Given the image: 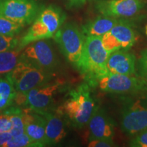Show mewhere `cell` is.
Listing matches in <instances>:
<instances>
[{
  "instance_id": "obj_1",
  "label": "cell",
  "mask_w": 147,
  "mask_h": 147,
  "mask_svg": "<svg viewBox=\"0 0 147 147\" xmlns=\"http://www.w3.org/2000/svg\"><path fill=\"white\" fill-rule=\"evenodd\" d=\"M108 53L104 49L102 36H86L82 54L75 66L90 87H95L108 75Z\"/></svg>"
},
{
  "instance_id": "obj_2",
  "label": "cell",
  "mask_w": 147,
  "mask_h": 147,
  "mask_svg": "<svg viewBox=\"0 0 147 147\" xmlns=\"http://www.w3.org/2000/svg\"><path fill=\"white\" fill-rule=\"evenodd\" d=\"M97 106L91 96L90 86L85 82L69 92L57 113L74 127L82 129L87 125Z\"/></svg>"
},
{
  "instance_id": "obj_3",
  "label": "cell",
  "mask_w": 147,
  "mask_h": 147,
  "mask_svg": "<svg viewBox=\"0 0 147 147\" xmlns=\"http://www.w3.org/2000/svg\"><path fill=\"white\" fill-rule=\"evenodd\" d=\"M65 18L63 11L57 5H50L42 8L28 30L19 40L16 48L22 51L33 42L54 37L63 25Z\"/></svg>"
},
{
  "instance_id": "obj_4",
  "label": "cell",
  "mask_w": 147,
  "mask_h": 147,
  "mask_svg": "<svg viewBox=\"0 0 147 147\" xmlns=\"http://www.w3.org/2000/svg\"><path fill=\"white\" fill-rule=\"evenodd\" d=\"M123 101L121 129L133 137L147 128V91L131 94Z\"/></svg>"
},
{
  "instance_id": "obj_5",
  "label": "cell",
  "mask_w": 147,
  "mask_h": 147,
  "mask_svg": "<svg viewBox=\"0 0 147 147\" xmlns=\"http://www.w3.org/2000/svg\"><path fill=\"white\" fill-rule=\"evenodd\" d=\"M55 73L46 71L20 58L15 68L9 73L17 92L27 93L52 81Z\"/></svg>"
},
{
  "instance_id": "obj_6",
  "label": "cell",
  "mask_w": 147,
  "mask_h": 147,
  "mask_svg": "<svg viewBox=\"0 0 147 147\" xmlns=\"http://www.w3.org/2000/svg\"><path fill=\"white\" fill-rule=\"evenodd\" d=\"M86 36L74 23L63 24L54 36L61 52L69 63L76 66L81 57Z\"/></svg>"
},
{
  "instance_id": "obj_7",
  "label": "cell",
  "mask_w": 147,
  "mask_h": 147,
  "mask_svg": "<svg viewBox=\"0 0 147 147\" xmlns=\"http://www.w3.org/2000/svg\"><path fill=\"white\" fill-rule=\"evenodd\" d=\"M20 58L46 71L55 73L59 61L53 44L49 39L40 40L29 44L23 49Z\"/></svg>"
},
{
  "instance_id": "obj_8",
  "label": "cell",
  "mask_w": 147,
  "mask_h": 147,
  "mask_svg": "<svg viewBox=\"0 0 147 147\" xmlns=\"http://www.w3.org/2000/svg\"><path fill=\"white\" fill-rule=\"evenodd\" d=\"M41 9L37 0H0V16L23 26L31 25Z\"/></svg>"
},
{
  "instance_id": "obj_9",
  "label": "cell",
  "mask_w": 147,
  "mask_h": 147,
  "mask_svg": "<svg viewBox=\"0 0 147 147\" xmlns=\"http://www.w3.org/2000/svg\"><path fill=\"white\" fill-rule=\"evenodd\" d=\"M102 91L117 94H135L147 91V81L134 75L108 74L98 81Z\"/></svg>"
},
{
  "instance_id": "obj_10",
  "label": "cell",
  "mask_w": 147,
  "mask_h": 147,
  "mask_svg": "<svg viewBox=\"0 0 147 147\" xmlns=\"http://www.w3.org/2000/svg\"><path fill=\"white\" fill-rule=\"evenodd\" d=\"M136 40V34L131 24L123 19L102 36L103 46L108 54L117 51H128Z\"/></svg>"
},
{
  "instance_id": "obj_11",
  "label": "cell",
  "mask_w": 147,
  "mask_h": 147,
  "mask_svg": "<svg viewBox=\"0 0 147 147\" xmlns=\"http://www.w3.org/2000/svg\"><path fill=\"white\" fill-rule=\"evenodd\" d=\"M63 83L59 80L51 81L27 92L25 108L36 112L49 111L54 101V97L62 90Z\"/></svg>"
},
{
  "instance_id": "obj_12",
  "label": "cell",
  "mask_w": 147,
  "mask_h": 147,
  "mask_svg": "<svg viewBox=\"0 0 147 147\" xmlns=\"http://www.w3.org/2000/svg\"><path fill=\"white\" fill-rule=\"evenodd\" d=\"M142 6V0H102L96 8L102 15L121 18L136 15Z\"/></svg>"
},
{
  "instance_id": "obj_13",
  "label": "cell",
  "mask_w": 147,
  "mask_h": 147,
  "mask_svg": "<svg viewBox=\"0 0 147 147\" xmlns=\"http://www.w3.org/2000/svg\"><path fill=\"white\" fill-rule=\"evenodd\" d=\"M89 139L113 138L115 122L102 108L97 106L87 124Z\"/></svg>"
},
{
  "instance_id": "obj_14",
  "label": "cell",
  "mask_w": 147,
  "mask_h": 147,
  "mask_svg": "<svg viewBox=\"0 0 147 147\" xmlns=\"http://www.w3.org/2000/svg\"><path fill=\"white\" fill-rule=\"evenodd\" d=\"M46 119L45 145H55L61 142L67 135L65 119L57 113L37 112Z\"/></svg>"
},
{
  "instance_id": "obj_15",
  "label": "cell",
  "mask_w": 147,
  "mask_h": 147,
  "mask_svg": "<svg viewBox=\"0 0 147 147\" xmlns=\"http://www.w3.org/2000/svg\"><path fill=\"white\" fill-rule=\"evenodd\" d=\"M25 133L40 146L45 145L46 119L40 113L29 108H24Z\"/></svg>"
},
{
  "instance_id": "obj_16",
  "label": "cell",
  "mask_w": 147,
  "mask_h": 147,
  "mask_svg": "<svg viewBox=\"0 0 147 147\" xmlns=\"http://www.w3.org/2000/svg\"><path fill=\"white\" fill-rule=\"evenodd\" d=\"M136 57L127 51H117L110 53L107 60L109 74L123 75L136 74Z\"/></svg>"
},
{
  "instance_id": "obj_17",
  "label": "cell",
  "mask_w": 147,
  "mask_h": 147,
  "mask_svg": "<svg viewBox=\"0 0 147 147\" xmlns=\"http://www.w3.org/2000/svg\"><path fill=\"white\" fill-rule=\"evenodd\" d=\"M120 18L101 15L90 21L82 27L86 36H102L120 21Z\"/></svg>"
},
{
  "instance_id": "obj_18",
  "label": "cell",
  "mask_w": 147,
  "mask_h": 147,
  "mask_svg": "<svg viewBox=\"0 0 147 147\" xmlns=\"http://www.w3.org/2000/svg\"><path fill=\"white\" fill-rule=\"evenodd\" d=\"M16 93L9 74L0 77V112L13 104Z\"/></svg>"
},
{
  "instance_id": "obj_19",
  "label": "cell",
  "mask_w": 147,
  "mask_h": 147,
  "mask_svg": "<svg viewBox=\"0 0 147 147\" xmlns=\"http://www.w3.org/2000/svg\"><path fill=\"white\" fill-rule=\"evenodd\" d=\"M21 50L15 48L0 53V76L10 73L17 65Z\"/></svg>"
},
{
  "instance_id": "obj_20",
  "label": "cell",
  "mask_w": 147,
  "mask_h": 147,
  "mask_svg": "<svg viewBox=\"0 0 147 147\" xmlns=\"http://www.w3.org/2000/svg\"><path fill=\"white\" fill-rule=\"evenodd\" d=\"M10 115L12 127L10 133L16 137L25 133L24 129V110L19 107H10L5 110Z\"/></svg>"
},
{
  "instance_id": "obj_21",
  "label": "cell",
  "mask_w": 147,
  "mask_h": 147,
  "mask_svg": "<svg viewBox=\"0 0 147 147\" xmlns=\"http://www.w3.org/2000/svg\"><path fill=\"white\" fill-rule=\"evenodd\" d=\"M23 27V25L0 16V34L1 35L14 37L21 32Z\"/></svg>"
},
{
  "instance_id": "obj_22",
  "label": "cell",
  "mask_w": 147,
  "mask_h": 147,
  "mask_svg": "<svg viewBox=\"0 0 147 147\" xmlns=\"http://www.w3.org/2000/svg\"><path fill=\"white\" fill-rule=\"evenodd\" d=\"M5 147H32L40 146L39 144L35 142L26 134L24 133L16 137H12L6 144Z\"/></svg>"
},
{
  "instance_id": "obj_23",
  "label": "cell",
  "mask_w": 147,
  "mask_h": 147,
  "mask_svg": "<svg viewBox=\"0 0 147 147\" xmlns=\"http://www.w3.org/2000/svg\"><path fill=\"white\" fill-rule=\"evenodd\" d=\"M18 42V38L0 34V53L15 49L17 47Z\"/></svg>"
},
{
  "instance_id": "obj_24",
  "label": "cell",
  "mask_w": 147,
  "mask_h": 147,
  "mask_svg": "<svg viewBox=\"0 0 147 147\" xmlns=\"http://www.w3.org/2000/svg\"><path fill=\"white\" fill-rule=\"evenodd\" d=\"M140 77L147 81V49L141 51L137 63Z\"/></svg>"
},
{
  "instance_id": "obj_25",
  "label": "cell",
  "mask_w": 147,
  "mask_h": 147,
  "mask_svg": "<svg viewBox=\"0 0 147 147\" xmlns=\"http://www.w3.org/2000/svg\"><path fill=\"white\" fill-rule=\"evenodd\" d=\"M129 145L132 147H147V128L132 137Z\"/></svg>"
},
{
  "instance_id": "obj_26",
  "label": "cell",
  "mask_w": 147,
  "mask_h": 147,
  "mask_svg": "<svg viewBox=\"0 0 147 147\" xmlns=\"http://www.w3.org/2000/svg\"><path fill=\"white\" fill-rule=\"evenodd\" d=\"M12 124L10 115L5 110L0 113V133L10 132Z\"/></svg>"
},
{
  "instance_id": "obj_27",
  "label": "cell",
  "mask_w": 147,
  "mask_h": 147,
  "mask_svg": "<svg viewBox=\"0 0 147 147\" xmlns=\"http://www.w3.org/2000/svg\"><path fill=\"white\" fill-rule=\"evenodd\" d=\"M115 146L113 138H98L89 140V147H112Z\"/></svg>"
},
{
  "instance_id": "obj_28",
  "label": "cell",
  "mask_w": 147,
  "mask_h": 147,
  "mask_svg": "<svg viewBox=\"0 0 147 147\" xmlns=\"http://www.w3.org/2000/svg\"><path fill=\"white\" fill-rule=\"evenodd\" d=\"M12 136L10 132L0 133V147H5V145L12 138Z\"/></svg>"
},
{
  "instance_id": "obj_29",
  "label": "cell",
  "mask_w": 147,
  "mask_h": 147,
  "mask_svg": "<svg viewBox=\"0 0 147 147\" xmlns=\"http://www.w3.org/2000/svg\"><path fill=\"white\" fill-rule=\"evenodd\" d=\"M67 5L70 8H79L86 3L87 0H65Z\"/></svg>"
},
{
  "instance_id": "obj_30",
  "label": "cell",
  "mask_w": 147,
  "mask_h": 147,
  "mask_svg": "<svg viewBox=\"0 0 147 147\" xmlns=\"http://www.w3.org/2000/svg\"><path fill=\"white\" fill-rule=\"evenodd\" d=\"M145 33H146V34L147 35V25L146 26V27H145Z\"/></svg>"
}]
</instances>
